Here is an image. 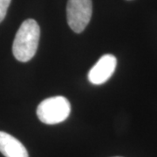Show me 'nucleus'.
<instances>
[{
  "label": "nucleus",
  "mask_w": 157,
  "mask_h": 157,
  "mask_svg": "<svg viewBox=\"0 0 157 157\" xmlns=\"http://www.w3.org/2000/svg\"><path fill=\"white\" fill-rule=\"evenodd\" d=\"M40 37V28L34 19H26L21 24L12 45L13 55L18 61L27 62L35 55Z\"/></svg>",
  "instance_id": "1"
},
{
  "label": "nucleus",
  "mask_w": 157,
  "mask_h": 157,
  "mask_svg": "<svg viewBox=\"0 0 157 157\" xmlns=\"http://www.w3.org/2000/svg\"><path fill=\"white\" fill-rule=\"evenodd\" d=\"M0 152L6 157H29L26 148L19 140L0 131Z\"/></svg>",
  "instance_id": "5"
},
{
  "label": "nucleus",
  "mask_w": 157,
  "mask_h": 157,
  "mask_svg": "<svg viewBox=\"0 0 157 157\" xmlns=\"http://www.w3.org/2000/svg\"><path fill=\"white\" fill-rule=\"evenodd\" d=\"M117 59L113 54H105L91 68L88 79L94 85H101L107 81L114 73Z\"/></svg>",
  "instance_id": "4"
},
{
  "label": "nucleus",
  "mask_w": 157,
  "mask_h": 157,
  "mask_svg": "<svg viewBox=\"0 0 157 157\" xmlns=\"http://www.w3.org/2000/svg\"><path fill=\"white\" fill-rule=\"evenodd\" d=\"M93 13L92 0H68L67 23L76 33H80L89 24Z\"/></svg>",
  "instance_id": "3"
},
{
  "label": "nucleus",
  "mask_w": 157,
  "mask_h": 157,
  "mask_svg": "<svg viewBox=\"0 0 157 157\" xmlns=\"http://www.w3.org/2000/svg\"><path fill=\"white\" fill-rule=\"evenodd\" d=\"M71 113V104L64 96H55L40 102L37 115L41 122L48 125L60 123L66 121Z\"/></svg>",
  "instance_id": "2"
},
{
  "label": "nucleus",
  "mask_w": 157,
  "mask_h": 157,
  "mask_svg": "<svg viewBox=\"0 0 157 157\" xmlns=\"http://www.w3.org/2000/svg\"><path fill=\"white\" fill-rule=\"evenodd\" d=\"M11 1V0H0V23L6 17Z\"/></svg>",
  "instance_id": "6"
},
{
  "label": "nucleus",
  "mask_w": 157,
  "mask_h": 157,
  "mask_svg": "<svg viewBox=\"0 0 157 157\" xmlns=\"http://www.w3.org/2000/svg\"><path fill=\"white\" fill-rule=\"evenodd\" d=\"M117 157H119V156H117Z\"/></svg>",
  "instance_id": "7"
}]
</instances>
